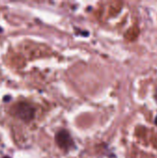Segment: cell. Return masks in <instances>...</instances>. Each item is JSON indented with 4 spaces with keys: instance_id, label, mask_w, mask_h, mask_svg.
Masks as SVG:
<instances>
[{
    "instance_id": "277c9868",
    "label": "cell",
    "mask_w": 157,
    "mask_h": 158,
    "mask_svg": "<svg viewBox=\"0 0 157 158\" xmlns=\"http://www.w3.org/2000/svg\"><path fill=\"white\" fill-rule=\"evenodd\" d=\"M3 158H10V157H7V156H5V157H3Z\"/></svg>"
},
{
    "instance_id": "7a4b0ae2",
    "label": "cell",
    "mask_w": 157,
    "mask_h": 158,
    "mask_svg": "<svg viewBox=\"0 0 157 158\" xmlns=\"http://www.w3.org/2000/svg\"><path fill=\"white\" fill-rule=\"evenodd\" d=\"M56 141L57 144L62 148V149H68L70 146L73 145L72 139L70 138L69 133L67 131H60L56 133Z\"/></svg>"
},
{
    "instance_id": "6da1fadb",
    "label": "cell",
    "mask_w": 157,
    "mask_h": 158,
    "mask_svg": "<svg viewBox=\"0 0 157 158\" xmlns=\"http://www.w3.org/2000/svg\"><path fill=\"white\" fill-rule=\"evenodd\" d=\"M11 112L14 116L22 119L25 122L31 120L35 114L34 108L30 104H27V103H19L15 105L12 107Z\"/></svg>"
},
{
    "instance_id": "3957f363",
    "label": "cell",
    "mask_w": 157,
    "mask_h": 158,
    "mask_svg": "<svg viewBox=\"0 0 157 158\" xmlns=\"http://www.w3.org/2000/svg\"><path fill=\"white\" fill-rule=\"evenodd\" d=\"M155 124L157 125V116H156V118H155Z\"/></svg>"
}]
</instances>
